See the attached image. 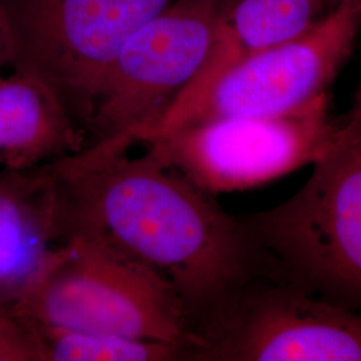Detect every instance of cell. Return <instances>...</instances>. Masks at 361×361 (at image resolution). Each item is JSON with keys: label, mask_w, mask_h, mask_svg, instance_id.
Wrapping results in <instances>:
<instances>
[{"label": "cell", "mask_w": 361, "mask_h": 361, "mask_svg": "<svg viewBox=\"0 0 361 361\" xmlns=\"http://www.w3.org/2000/svg\"><path fill=\"white\" fill-rule=\"evenodd\" d=\"M130 147L90 143L47 164L59 243L90 235L154 271L180 298L193 336L245 285L280 277L281 268L213 194L150 150L130 158Z\"/></svg>", "instance_id": "obj_1"}, {"label": "cell", "mask_w": 361, "mask_h": 361, "mask_svg": "<svg viewBox=\"0 0 361 361\" xmlns=\"http://www.w3.org/2000/svg\"><path fill=\"white\" fill-rule=\"evenodd\" d=\"M241 221L295 283L361 305V80L307 183Z\"/></svg>", "instance_id": "obj_2"}, {"label": "cell", "mask_w": 361, "mask_h": 361, "mask_svg": "<svg viewBox=\"0 0 361 361\" xmlns=\"http://www.w3.org/2000/svg\"><path fill=\"white\" fill-rule=\"evenodd\" d=\"M11 313L37 323L180 345L192 329L180 298L154 271L104 241L71 234Z\"/></svg>", "instance_id": "obj_3"}, {"label": "cell", "mask_w": 361, "mask_h": 361, "mask_svg": "<svg viewBox=\"0 0 361 361\" xmlns=\"http://www.w3.org/2000/svg\"><path fill=\"white\" fill-rule=\"evenodd\" d=\"M174 0H0L10 65L38 78L87 133L116 54Z\"/></svg>", "instance_id": "obj_4"}, {"label": "cell", "mask_w": 361, "mask_h": 361, "mask_svg": "<svg viewBox=\"0 0 361 361\" xmlns=\"http://www.w3.org/2000/svg\"><path fill=\"white\" fill-rule=\"evenodd\" d=\"M361 30V3H338L288 43L256 52L182 94L143 142L200 122L295 111L326 94Z\"/></svg>", "instance_id": "obj_5"}, {"label": "cell", "mask_w": 361, "mask_h": 361, "mask_svg": "<svg viewBox=\"0 0 361 361\" xmlns=\"http://www.w3.org/2000/svg\"><path fill=\"white\" fill-rule=\"evenodd\" d=\"M226 3L174 0L123 44L95 98L87 145L142 142L207 63Z\"/></svg>", "instance_id": "obj_6"}, {"label": "cell", "mask_w": 361, "mask_h": 361, "mask_svg": "<svg viewBox=\"0 0 361 361\" xmlns=\"http://www.w3.org/2000/svg\"><path fill=\"white\" fill-rule=\"evenodd\" d=\"M190 361H361V314L261 277L194 332Z\"/></svg>", "instance_id": "obj_7"}, {"label": "cell", "mask_w": 361, "mask_h": 361, "mask_svg": "<svg viewBox=\"0 0 361 361\" xmlns=\"http://www.w3.org/2000/svg\"><path fill=\"white\" fill-rule=\"evenodd\" d=\"M328 92L295 111L200 122L146 141L207 193L244 190L313 164L331 140Z\"/></svg>", "instance_id": "obj_8"}, {"label": "cell", "mask_w": 361, "mask_h": 361, "mask_svg": "<svg viewBox=\"0 0 361 361\" xmlns=\"http://www.w3.org/2000/svg\"><path fill=\"white\" fill-rule=\"evenodd\" d=\"M58 244V195L47 164L0 169V310H13Z\"/></svg>", "instance_id": "obj_9"}, {"label": "cell", "mask_w": 361, "mask_h": 361, "mask_svg": "<svg viewBox=\"0 0 361 361\" xmlns=\"http://www.w3.org/2000/svg\"><path fill=\"white\" fill-rule=\"evenodd\" d=\"M85 135L38 78L0 77V169L28 170L75 154L86 147Z\"/></svg>", "instance_id": "obj_10"}, {"label": "cell", "mask_w": 361, "mask_h": 361, "mask_svg": "<svg viewBox=\"0 0 361 361\" xmlns=\"http://www.w3.org/2000/svg\"><path fill=\"white\" fill-rule=\"evenodd\" d=\"M331 8L329 0H228L207 63L180 94L201 89L249 55L304 35Z\"/></svg>", "instance_id": "obj_11"}, {"label": "cell", "mask_w": 361, "mask_h": 361, "mask_svg": "<svg viewBox=\"0 0 361 361\" xmlns=\"http://www.w3.org/2000/svg\"><path fill=\"white\" fill-rule=\"evenodd\" d=\"M27 322L38 336L43 361H189L186 349L170 343Z\"/></svg>", "instance_id": "obj_12"}, {"label": "cell", "mask_w": 361, "mask_h": 361, "mask_svg": "<svg viewBox=\"0 0 361 361\" xmlns=\"http://www.w3.org/2000/svg\"><path fill=\"white\" fill-rule=\"evenodd\" d=\"M0 361H43L38 336L23 317L0 310Z\"/></svg>", "instance_id": "obj_13"}, {"label": "cell", "mask_w": 361, "mask_h": 361, "mask_svg": "<svg viewBox=\"0 0 361 361\" xmlns=\"http://www.w3.org/2000/svg\"><path fill=\"white\" fill-rule=\"evenodd\" d=\"M10 63V43H8V32L4 23L3 15L0 11V68Z\"/></svg>", "instance_id": "obj_14"}, {"label": "cell", "mask_w": 361, "mask_h": 361, "mask_svg": "<svg viewBox=\"0 0 361 361\" xmlns=\"http://www.w3.org/2000/svg\"><path fill=\"white\" fill-rule=\"evenodd\" d=\"M343 1H355V3H361V0H329L331 3V7L334 8L335 6H337L338 3H343Z\"/></svg>", "instance_id": "obj_15"}]
</instances>
